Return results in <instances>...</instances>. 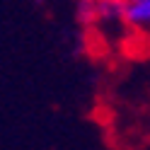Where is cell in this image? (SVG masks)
<instances>
[{
    "instance_id": "cell-1",
    "label": "cell",
    "mask_w": 150,
    "mask_h": 150,
    "mask_svg": "<svg viewBox=\"0 0 150 150\" xmlns=\"http://www.w3.org/2000/svg\"><path fill=\"white\" fill-rule=\"evenodd\" d=\"M126 24L136 29H150V0L126 3Z\"/></svg>"
},
{
    "instance_id": "cell-2",
    "label": "cell",
    "mask_w": 150,
    "mask_h": 150,
    "mask_svg": "<svg viewBox=\"0 0 150 150\" xmlns=\"http://www.w3.org/2000/svg\"><path fill=\"white\" fill-rule=\"evenodd\" d=\"M121 3H133V0H121Z\"/></svg>"
}]
</instances>
